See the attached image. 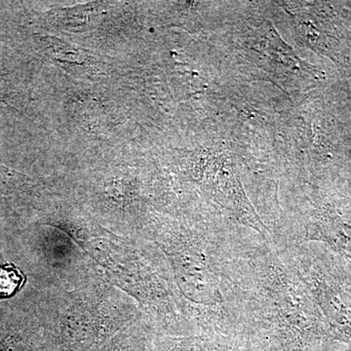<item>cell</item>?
<instances>
[{"mask_svg":"<svg viewBox=\"0 0 351 351\" xmlns=\"http://www.w3.org/2000/svg\"><path fill=\"white\" fill-rule=\"evenodd\" d=\"M27 276L12 263L0 265V300L17 294L25 285Z\"/></svg>","mask_w":351,"mask_h":351,"instance_id":"obj_1","label":"cell"}]
</instances>
